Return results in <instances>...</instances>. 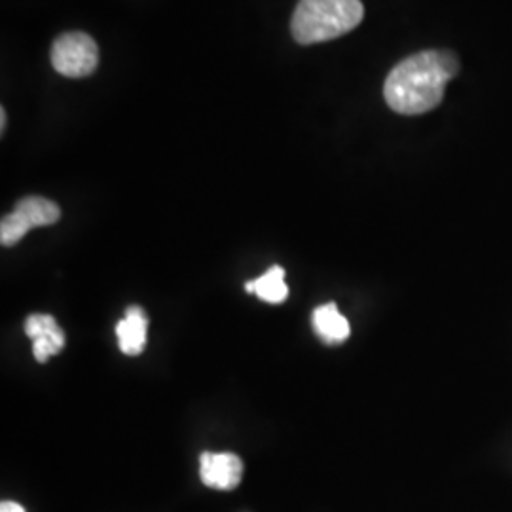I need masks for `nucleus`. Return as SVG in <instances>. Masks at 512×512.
Wrapping results in <instances>:
<instances>
[{"instance_id":"1","label":"nucleus","mask_w":512,"mask_h":512,"mask_svg":"<svg viewBox=\"0 0 512 512\" xmlns=\"http://www.w3.org/2000/svg\"><path fill=\"white\" fill-rule=\"evenodd\" d=\"M459 73L458 55L448 50H425L403 59L385 78L389 109L416 116L437 109L450 80Z\"/></svg>"},{"instance_id":"2","label":"nucleus","mask_w":512,"mask_h":512,"mask_svg":"<svg viewBox=\"0 0 512 512\" xmlns=\"http://www.w3.org/2000/svg\"><path fill=\"white\" fill-rule=\"evenodd\" d=\"M365 18L361 0H300L291 19L293 38L310 46L353 31Z\"/></svg>"},{"instance_id":"3","label":"nucleus","mask_w":512,"mask_h":512,"mask_svg":"<svg viewBox=\"0 0 512 512\" xmlns=\"http://www.w3.org/2000/svg\"><path fill=\"white\" fill-rule=\"evenodd\" d=\"M52 67L67 78H86L99 65V48L90 35L71 31L57 37L52 44Z\"/></svg>"},{"instance_id":"4","label":"nucleus","mask_w":512,"mask_h":512,"mask_svg":"<svg viewBox=\"0 0 512 512\" xmlns=\"http://www.w3.org/2000/svg\"><path fill=\"white\" fill-rule=\"evenodd\" d=\"M200 478L207 488L224 492L236 490L243 478V461L230 452H205L200 458Z\"/></svg>"},{"instance_id":"5","label":"nucleus","mask_w":512,"mask_h":512,"mask_svg":"<svg viewBox=\"0 0 512 512\" xmlns=\"http://www.w3.org/2000/svg\"><path fill=\"white\" fill-rule=\"evenodd\" d=\"M148 317L143 308L129 306L116 325L118 346L124 355H139L147 348Z\"/></svg>"},{"instance_id":"6","label":"nucleus","mask_w":512,"mask_h":512,"mask_svg":"<svg viewBox=\"0 0 512 512\" xmlns=\"http://www.w3.org/2000/svg\"><path fill=\"white\" fill-rule=\"evenodd\" d=\"M317 336L327 344H342L349 338L348 319L338 311L336 304H323L313 311L311 317Z\"/></svg>"},{"instance_id":"7","label":"nucleus","mask_w":512,"mask_h":512,"mask_svg":"<svg viewBox=\"0 0 512 512\" xmlns=\"http://www.w3.org/2000/svg\"><path fill=\"white\" fill-rule=\"evenodd\" d=\"M21 219L29 228H40V226H52L61 219V209L52 200H46L42 196H27L19 200L14 207Z\"/></svg>"},{"instance_id":"8","label":"nucleus","mask_w":512,"mask_h":512,"mask_svg":"<svg viewBox=\"0 0 512 512\" xmlns=\"http://www.w3.org/2000/svg\"><path fill=\"white\" fill-rule=\"evenodd\" d=\"M247 293H255L260 300L268 304H281L289 296V287L285 283V270L281 266H272L266 274L255 281L245 283Z\"/></svg>"},{"instance_id":"9","label":"nucleus","mask_w":512,"mask_h":512,"mask_svg":"<svg viewBox=\"0 0 512 512\" xmlns=\"http://www.w3.org/2000/svg\"><path fill=\"white\" fill-rule=\"evenodd\" d=\"M29 230L31 228L25 224V220L21 219L16 211H12L0 222V243L4 247H14L27 236Z\"/></svg>"},{"instance_id":"10","label":"nucleus","mask_w":512,"mask_h":512,"mask_svg":"<svg viewBox=\"0 0 512 512\" xmlns=\"http://www.w3.org/2000/svg\"><path fill=\"white\" fill-rule=\"evenodd\" d=\"M65 332L63 329L57 330L54 334L48 336H38L33 340V355L38 363H46L50 357H54L57 353H61V349L65 348Z\"/></svg>"},{"instance_id":"11","label":"nucleus","mask_w":512,"mask_h":512,"mask_svg":"<svg viewBox=\"0 0 512 512\" xmlns=\"http://www.w3.org/2000/svg\"><path fill=\"white\" fill-rule=\"evenodd\" d=\"M61 329L57 325L52 315H46V313H35V315H29L27 321H25V332L31 340H35L38 336H48V334H54L57 330Z\"/></svg>"},{"instance_id":"12","label":"nucleus","mask_w":512,"mask_h":512,"mask_svg":"<svg viewBox=\"0 0 512 512\" xmlns=\"http://www.w3.org/2000/svg\"><path fill=\"white\" fill-rule=\"evenodd\" d=\"M0 512H27L16 501H2Z\"/></svg>"},{"instance_id":"13","label":"nucleus","mask_w":512,"mask_h":512,"mask_svg":"<svg viewBox=\"0 0 512 512\" xmlns=\"http://www.w3.org/2000/svg\"><path fill=\"white\" fill-rule=\"evenodd\" d=\"M0 128H2V133H4V129H6V110L0 109Z\"/></svg>"}]
</instances>
